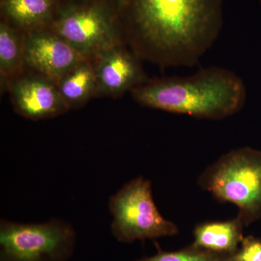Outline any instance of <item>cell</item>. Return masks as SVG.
<instances>
[{"mask_svg":"<svg viewBox=\"0 0 261 261\" xmlns=\"http://www.w3.org/2000/svg\"><path fill=\"white\" fill-rule=\"evenodd\" d=\"M8 91L15 112L27 119H48L70 110L56 82L31 70L13 81Z\"/></svg>","mask_w":261,"mask_h":261,"instance_id":"7","label":"cell"},{"mask_svg":"<svg viewBox=\"0 0 261 261\" xmlns=\"http://www.w3.org/2000/svg\"><path fill=\"white\" fill-rule=\"evenodd\" d=\"M233 261H261V239L244 237L238 251L232 255Z\"/></svg>","mask_w":261,"mask_h":261,"instance_id":"15","label":"cell"},{"mask_svg":"<svg viewBox=\"0 0 261 261\" xmlns=\"http://www.w3.org/2000/svg\"><path fill=\"white\" fill-rule=\"evenodd\" d=\"M109 209L113 216L111 230L121 243L173 236L176 224L165 219L158 210L149 180L139 177L124 185L111 197Z\"/></svg>","mask_w":261,"mask_h":261,"instance_id":"5","label":"cell"},{"mask_svg":"<svg viewBox=\"0 0 261 261\" xmlns=\"http://www.w3.org/2000/svg\"><path fill=\"white\" fill-rule=\"evenodd\" d=\"M25 68L57 82L86 59L51 28L24 34Z\"/></svg>","mask_w":261,"mask_h":261,"instance_id":"8","label":"cell"},{"mask_svg":"<svg viewBox=\"0 0 261 261\" xmlns=\"http://www.w3.org/2000/svg\"><path fill=\"white\" fill-rule=\"evenodd\" d=\"M130 94L144 107L211 120L232 116L247 99L243 80L234 72L217 66L187 76L147 79Z\"/></svg>","mask_w":261,"mask_h":261,"instance_id":"2","label":"cell"},{"mask_svg":"<svg viewBox=\"0 0 261 261\" xmlns=\"http://www.w3.org/2000/svg\"><path fill=\"white\" fill-rule=\"evenodd\" d=\"M56 84L70 110L84 107L97 96L94 59L86 58L81 61L66 72Z\"/></svg>","mask_w":261,"mask_h":261,"instance_id":"12","label":"cell"},{"mask_svg":"<svg viewBox=\"0 0 261 261\" xmlns=\"http://www.w3.org/2000/svg\"><path fill=\"white\" fill-rule=\"evenodd\" d=\"M199 184L218 200L236 205L244 226L261 219V151H230L201 174Z\"/></svg>","mask_w":261,"mask_h":261,"instance_id":"3","label":"cell"},{"mask_svg":"<svg viewBox=\"0 0 261 261\" xmlns=\"http://www.w3.org/2000/svg\"><path fill=\"white\" fill-rule=\"evenodd\" d=\"M51 28L89 59L125 43L116 8L94 0H61Z\"/></svg>","mask_w":261,"mask_h":261,"instance_id":"4","label":"cell"},{"mask_svg":"<svg viewBox=\"0 0 261 261\" xmlns=\"http://www.w3.org/2000/svg\"><path fill=\"white\" fill-rule=\"evenodd\" d=\"M116 10L126 45L163 67L197 64L224 23L223 0H120Z\"/></svg>","mask_w":261,"mask_h":261,"instance_id":"1","label":"cell"},{"mask_svg":"<svg viewBox=\"0 0 261 261\" xmlns=\"http://www.w3.org/2000/svg\"><path fill=\"white\" fill-rule=\"evenodd\" d=\"M244 226L238 216L229 221L197 225L194 230L192 245L214 253L234 255L244 238Z\"/></svg>","mask_w":261,"mask_h":261,"instance_id":"11","label":"cell"},{"mask_svg":"<svg viewBox=\"0 0 261 261\" xmlns=\"http://www.w3.org/2000/svg\"><path fill=\"white\" fill-rule=\"evenodd\" d=\"M76 236L69 224L53 219L42 224L3 220L0 224V261H68Z\"/></svg>","mask_w":261,"mask_h":261,"instance_id":"6","label":"cell"},{"mask_svg":"<svg viewBox=\"0 0 261 261\" xmlns=\"http://www.w3.org/2000/svg\"><path fill=\"white\" fill-rule=\"evenodd\" d=\"M24 33L0 20V81L2 92L27 71Z\"/></svg>","mask_w":261,"mask_h":261,"instance_id":"13","label":"cell"},{"mask_svg":"<svg viewBox=\"0 0 261 261\" xmlns=\"http://www.w3.org/2000/svg\"><path fill=\"white\" fill-rule=\"evenodd\" d=\"M94 1L106 3V4L112 5L114 8H117V5H118V2H119L120 0H94Z\"/></svg>","mask_w":261,"mask_h":261,"instance_id":"16","label":"cell"},{"mask_svg":"<svg viewBox=\"0 0 261 261\" xmlns=\"http://www.w3.org/2000/svg\"><path fill=\"white\" fill-rule=\"evenodd\" d=\"M135 261H233L232 255H221L192 245L176 251H162Z\"/></svg>","mask_w":261,"mask_h":261,"instance_id":"14","label":"cell"},{"mask_svg":"<svg viewBox=\"0 0 261 261\" xmlns=\"http://www.w3.org/2000/svg\"><path fill=\"white\" fill-rule=\"evenodd\" d=\"M140 58L125 43L118 44L94 58L97 96L121 97L147 80Z\"/></svg>","mask_w":261,"mask_h":261,"instance_id":"9","label":"cell"},{"mask_svg":"<svg viewBox=\"0 0 261 261\" xmlns=\"http://www.w3.org/2000/svg\"><path fill=\"white\" fill-rule=\"evenodd\" d=\"M61 0H0V19L20 32L51 28Z\"/></svg>","mask_w":261,"mask_h":261,"instance_id":"10","label":"cell"}]
</instances>
